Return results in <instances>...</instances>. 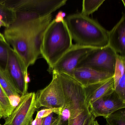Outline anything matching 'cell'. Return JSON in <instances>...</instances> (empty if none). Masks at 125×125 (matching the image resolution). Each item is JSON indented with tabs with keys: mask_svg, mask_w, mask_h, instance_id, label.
Here are the masks:
<instances>
[{
	"mask_svg": "<svg viewBox=\"0 0 125 125\" xmlns=\"http://www.w3.org/2000/svg\"><path fill=\"white\" fill-rule=\"evenodd\" d=\"M117 54L109 45L96 48L80 61L77 68H90L113 76Z\"/></svg>",
	"mask_w": 125,
	"mask_h": 125,
	"instance_id": "7",
	"label": "cell"
},
{
	"mask_svg": "<svg viewBox=\"0 0 125 125\" xmlns=\"http://www.w3.org/2000/svg\"><path fill=\"white\" fill-rule=\"evenodd\" d=\"M0 85L10 99L12 97L21 96L5 68H3L1 65H0Z\"/></svg>",
	"mask_w": 125,
	"mask_h": 125,
	"instance_id": "15",
	"label": "cell"
},
{
	"mask_svg": "<svg viewBox=\"0 0 125 125\" xmlns=\"http://www.w3.org/2000/svg\"><path fill=\"white\" fill-rule=\"evenodd\" d=\"M91 125H99V124L98 123V121L96 120H95L94 121V122L92 123V124H91Z\"/></svg>",
	"mask_w": 125,
	"mask_h": 125,
	"instance_id": "32",
	"label": "cell"
},
{
	"mask_svg": "<svg viewBox=\"0 0 125 125\" xmlns=\"http://www.w3.org/2000/svg\"><path fill=\"white\" fill-rule=\"evenodd\" d=\"M67 0H5L17 18L41 17L52 14L65 5Z\"/></svg>",
	"mask_w": 125,
	"mask_h": 125,
	"instance_id": "5",
	"label": "cell"
},
{
	"mask_svg": "<svg viewBox=\"0 0 125 125\" xmlns=\"http://www.w3.org/2000/svg\"><path fill=\"white\" fill-rule=\"evenodd\" d=\"M113 77L110 74L87 67L77 68L73 75V78L84 87L105 81Z\"/></svg>",
	"mask_w": 125,
	"mask_h": 125,
	"instance_id": "13",
	"label": "cell"
},
{
	"mask_svg": "<svg viewBox=\"0 0 125 125\" xmlns=\"http://www.w3.org/2000/svg\"><path fill=\"white\" fill-rule=\"evenodd\" d=\"M15 12L6 3L5 0H0V20L5 22L8 27L16 21Z\"/></svg>",
	"mask_w": 125,
	"mask_h": 125,
	"instance_id": "17",
	"label": "cell"
},
{
	"mask_svg": "<svg viewBox=\"0 0 125 125\" xmlns=\"http://www.w3.org/2000/svg\"><path fill=\"white\" fill-rule=\"evenodd\" d=\"M125 74V57L117 54L113 77L115 83Z\"/></svg>",
	"mask_w": 125,
	"mask_h": 125,
	"instance_id": "20",
	"label": "cell"
},
{
	"mask_svg": "<svg viewBox=\"0 0 125 125\" xmlns=\"http://www.w3.org/2000/svg\"><path fill=\"white\" fill-rule=\"evenodd\" d=\"M36 93H27L21 96L13 112L5 119L3 125H31L36 110Z\"/></svg>",
	"mask_w": 125,
	"mask_h": 125,
	"instance_id": "9",
	"label": "cell"
},
{
	"mask_svg": "<svg viewBox=\"0 0 125 125\" xmlns=\"http://www.w3.org/2000/svg\"><path fill=\"white\" fill-rule=\"evenodd\" d=\"M9 45L0 43V61L6 63L8 57V49Z\"/></svg>",
	"mask_w": 125,
	"mask_h": 125,
	"instance_id": "24",
	"label": "cell"
},
{
	"mask_svg": "<svg viewBox=\"0 0 125 125\" xmlns=\"http://www.w3.org/2000/svg\"><path fill=\"white\" fill-rule=\"evenodd\" d=\"M115 91L121 99L125 101V74L115 83Z\"/></svg>",
	"mask_w": 125,
	"mask_h": 125,
	"instance_id": "22",
	"label": "cell"
},
{
	"mask_svg": "<svg viewBox=\"0 0 125 125\" xmlns=\"http://www.w3.org/2000/svg\"><path fill=\"white\" fill-rule=\"evenodd\" d=\"M43 121V118H37L32 121L31 125H41Z\"/></svg>",
	"mask_w": 125,
	"mask_h": 125,
	"instance_id": "29",
	"label": "cell"
},
{
	"mask_svg": "<svg viewBox=\"0 0 125 125\" xmlns=\"http://www.w3.org/2000/svg\"><path fill=\"white\" fill-rule=\"evenodd\" d=\"M52 20V14L41 17L17 18L5 29L4 37L26 73L41 55L44 34Z\"/></svg>",
	"mask_w": 125,
	"mask_h": 125,
	"instance_id": "1",
	"label": "cell"
},
{
	"mask_svg": "<svg viewBox=\"0 0 125 125\" xmlns=\"http://www.w3.org/2000/svg\"><path fill=\"white\" fill-rule=\"evenodd\" d=\"M57 120L54 125H68L70 112L67 107L63 106L57 116Z\"/></svg>",
	"mask_w": 125,
	"mask_h": 125,
	"instance_id": "21",
	"label": "cell"
},
{
	"mask_svg": "<svg viewBox=\"0 0 125 125\" xmlns=\"http://www.w3.org/2000/svg\"><path fill=\"white\" fill-rule=\"evenodd\" d=\"M84 87L85 101L88 107L90 104L115 90L114 79L113 77L105 81Z\"/></svg>",
	"mask_w": 125,
	"mask_h": 125,
	"instance_id": "14",
	"label": "cell"
},
{
	"mask_svg": "<svg viewBox=\"0 0 125 125\" xmlns=\"http://www.w3.org/2000/svg\"><path fill=\"white\" fill-rule=\"evenodd\" d=\"M15 107L0 85V119L6 118L11 114Z\"/></svg>",
	"mask_w": 125,
	"mask_h": 125,
	"instance_id": "16",
	"label": "cell"
},
{
	"mask_svg": "<svg viewBox=\"0 0 125 125\" xmlns=\"http://www.w3.org/2000/svg\"><path fill=\"white\" fill-rule=\"evenodd\" d=\"M53 113V111L50 109H44L38 111L35 119L43 118L47 117Z\"/></svg>",
	"mask_w": 125,
	"mask_h": 125,
	"instance_id": "26",
	"label": "cell"
},
{
	"mask_svg": "<svg viewBox=\"0 0 125 125\" xmlns=\"http://www.w3.org/2000/svg\"><path fill=\"white\" fill-rule=\"evenodd\" d=\"M52 73V79L50 83L36 93L35 107L36 109L42 107L51 109L58 115L64 106V97L57 73Z\"/></svg>",
	"mask_w": 125,
	"mask_h": 125,
	"instance_id": "6",
	"label": "cell"
},
{
	"mask_svg": "<svg viewBox=\"0 0 125 125\" xmlns=\"http://www.w3.org/2000/svg\"><path fill=\"white\" fill-rule=\"evenodd\" d=\"M0 125H1V124H0Z\"/></svg>",
	"mask_w": 125,
	"mask_h": 125,
	"instance_id": "33",
	"label": "cell"
},
{
	"mask_svg": "<svg viewBox=\"0 0 125 125\" xmlns=\"http://www.w3.org/2000/svg\"><path fill=\"white\" fill-rule=\"evenodd\" d=\"M124 109L117 110L106 117V125H125Z\"/></svg>",
	"mask_w": 125,
	"mask_h": 125,
	"instance_id": "19",
	"label": "cell"
},
{
	"mask_svg": "<svg viewBox=\"0 0 125 125\" xmlns=\"http://www.w3.org/2000/svg\"><path fill=\"white\" fill-rule=\"evenodd\" d=\"M5 69L20 96L27 94L30 82L28 73L24 71L22 65L10 46L8 49Z\"/></svg>",
	"mask_w": 125,
	"mask_h": 125,
	"instance_id": "10",
	"label": "cell"
},
{
	"mask_svg": "<svg viewBox=\"0 0 125 125\" xmlns=\"http://www.w3.org/2000/svg\"><path fill=\"white\" fill-rule=\"evenodd\" d=\"M125 107V101L120 98L115 90L90 104L88 107L90 113L95 118L98 117L105 118Z\"/></svg>",
	"mask_w": 125,
	"mask_h": 125,
	"instance_id": "11",
	"label": "cell"
},
{
	"mask_svg": "<svg viewBox=\"0 0 125 125\" xmlns=\"http://www.w3.org/2000/svg\"><path fill=\"white\" fill-rule=\"evenodd\" d=\"M57 73L63 94L64 106L67 107L70 112L69 121L71 120L89 109L85 101L84 87L67 74Z\"/></svg>",
	"mask_w": 125,
	"mask_h": 125,
	"instance_id": "4",
	"label": "cell"
},
{
	"mask_svg": "<svg viewBox=\"0 0 125 125\" xmlns=\"http://www.w3.org/2000/svg\"><path fill=\"white\" fill-rule=\"evenodd\" d=\"M95 120V118L91 114L87 118L83 125H91Z\"/></svg>",
	"mask_w": 125,
	"mask_h": 125,
	"instance_id": "28",
	"label": "cell"
},
{
	"mask_svg": "<svg viewBox=\"0 0 125 125\" xmlns=\"http://www.w3.org/2000/svg\"><path fill=\"white\" fill-rule=\"evenodd\" d=\"M2 27H8V26L5 22H3L2 21L0 20V28Z\"/></svg>",
	"mask_w": 125,
	"mask_h": 125,
	"instance_id": "31",
	"label": "cell"
},
{
	"mask_svg": "<svg viewBox=\"0 0 125 125\" xmlns=\"http://www.w3.org/2000/svg\"><path fill=\"white\" fill-rule=\"evenodd\" d=\"M105 0H84L81 13L88 17L98 10Z\"/></svg>",
	"mask_w": 125,
	"mask_h": 125,
	"instance_id": "18",
	"label": "cell"
},
{
	"mask_svg": "<svg viewBox=\"0 0 125 125\" xmlns=\"http://www.w3.org/2000/svg\"><path fill=\"white\" fill-rule=\"evenodd\" d=\"M72 39L65 20L61 22L52 20L42 40L41 55L51 68L73 46Z\"/></svg>",
	"mask_w": 125,
	"mask_h": 125,
	"instance_id": "3",
	"label": "cell"
},
{
	"mask_svg": "<svg viewBox=\"0 0 125 125\" xmlns=\"http://www.w3.org/2000/svg\"><path fill=\"white\" fill-rule=\"evenodd\" d=\"M95 49L73 44L56 64L49 68L48 71L50 73H63L73 77L74 72L80 61Z\"/></svg>",
	"mask_w": 125,
	"mask_h": 125,
	"instance_id": "8",
	"label": "cell"
},
{
	"mask_svg": "<svg viewBox=\"0 0 125 125\" xmlns=\"http://www.w3.org/2000/svg\"><path fill=\"white\" fill-rule=\"evenodd\" d=\"M57 117H54L53 113L43 118L41 125H54L57 122Z\"/></svg>",
	"mask_w": 125,
	"mask_h": 125,
	"instance_id": "25",
	"label": "cell"
},
{
	"mask_svg": "<svg viewBox=\"0 0 125 125\" xmlns=\"http://www.w3.org/2000/svg\"><path fill=\"white\" fill-rule=\"evenodd\" d=\"M0 43H2L5 45H9L7 43L3 34L0 32ZM10 46V45H9Z\"/></svg>",
	"mask_w": 125,
	"mask_h": 125,
	"instance_id": "30",
	"label": "cell"
},
{
	"mask_svg": "<svg viewBox=\"0 0 125 125\" xmlns=\"http://www.w3.org/2000/svg\"><path fill=\"white\" fill-rule=\"evenodd\" d=\"M90 114L89 109H88L75 118L69 120L68 125H83Z\"/></svg>",
	"mask_w": 125,
	"mask_h": 125,
	"instance_id": "23",
	"label": "cell"
},
{
	"mask_svg": "<svg viewBox=\"0 0 125 125\" xmlns=\"http://www.w3.org/2000/svg\"><path fill=\"white\" fill-rule=\"evenodd\" d=\"M65 20L77 45L101 48L109 44L108 31L96 20L81 13L71 14Z\"/></svg>",
	"mask_w": 125,
	"mask_h": 125,
	"instance_id": "2",
	"label": "cell"
},
{
	"mask_svg": "<svg viewBox=\"0 0 125 125\" xmlns=\"http://www.w3.org/2000/svg\"><path fill=\"white\" fill-rule=\"evenodd\" d=\"M108 45L117 54L125 57V15L110 31H108Z\"/></svg>",
	"mask_w": 125,
	"mask_h": 125,
	"instance_id": "12",
	"label": "cell"
},
{
	"mask_svg": "<svg viewBox=\"0 0 125 125\" xmlns=\"http://www.w3.org/2000/svg\"><path fill=\"white\" fill-rule=\"evenodd\" d=\"M65 13L63 12L62 11H60L58 13L57 15L55 17V18L54 19L55 21L59 22L62 21L64 20V17H65Z\"/></svg>",
	"mask_w": 125,
	"mask_h": 125,
	"instance_id": "27",
	"label": "cell"
}]
</instances>
